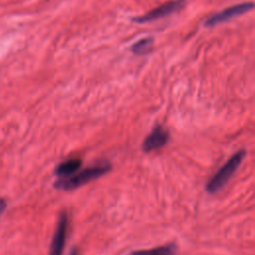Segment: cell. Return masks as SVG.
I'll list each match as a JSON object with an SVG mask.
<instances>
[{"label":"cell","instance_id":"6da1fadb","mask_svg":"<svg viewBox=\"0 0 255 255\" xmlns=\"http://www.w3.org/2000/svg\"><path fill=\"white\" fill-rule=\"evenodd\" d=\"M112 169V165L108 161H101L97 164L89 166L80 172L68 176L59 178L55 183L54 186L57 189L61 190H72L78 188L104 174L109 172Z\"/></svg>","mask_w":255,"mask_h":255},{"label":"cell","instance_id":"7a4b0ae2","mask_svg":"<svg viewBox=\"0 0 255 255\" xmlns=\"http://www.w3.org/2000/svg\"><path fill=\"white\" fill-rule=\"evenodd\" d=\"M246 155L245 149H240L235 152L218 170L214 175L209 179L205 185V189L208 193L213 194L219 191L234 174L236 169L239 167L243 158Z\"/></svg>","mask_w":255,"mask_h":255},{"label":"cell","instance_id":"3957f363","mask_svg":"<svg viewBox=\"0 0 255 255\" xmlns=\"http://www.w3.org/2000/svg\"><path fill=\"white\" fill-rule=\"evenodd\" d=\"M68 222H69V218H68L67 212L62 211L59 216L55 233L50 245L49 255H62L65 247L66 237H67Z\"/></svg>","mask_w":255,"mask_h":255},{"label":"cell","instance_id":"277c9868","mask_svg":"<svg viewBox=\"0 0 255 255\" xmlns=\"http://www.w3.org/2000/svg\"><path fill=\"white\" fill-rule=\"evenodd\" d=\"M254 7L253 3L251 2H247V3H242V4H237L231 7H228L224 10H222L221 12L211 16L206 22L205 25L206 26H214L217 25L221 22H224L226 20H229L235 16H239L247 11L252 10Z\"/></svg>","mask_w":255,"mask_h":255},{"label":"cell","instance_id":"5b68a950","mask_svg":"<svg viewBox=\"0 0 255 255\" xmlns=\"http://www.w3.org/2000/svg\"><path fill=\"white\" fill-rule=\"evenodd\" d=\"M168 138H169L168 131L165 128H163L161 126H156L150 131V133L144 138L141 144V148L145 152L158 149L167 143Z\"/></svg>","mask_w":255,"mask_h":255},{"label":"cell","instance_id":"8992f818","mask_svg":"<svg viewBox=\"0 0 255 255\" xmlns=\"http://www.w3.org/2000/svg\"><path fill=\"white\" fill-rule=\"evenodd\" d=\"M183 5L182 0H176V1H170L165 4H162L161 6L149 11L148 13L140 16L137 19H134L136 22H148L152 20H156L159 18H162L164 16H167L177 10H179Z\"/></svg>","mask_w":255,"mask_h":255},{"label":"cell","instance_id":"52a82bcc","mask_svg":"<svg viewBox=\"0 0 255 255\" xmlns=\"http://www.w3.org/2000/svg\"><path fill=\"white\" fill-rule=\"evenodd\" d=\"M82 165V160L80 158H70L61 162L55 168V174L60 178L68 177L74 174Z\"/></svg>","mask_w":255,"mask_h":255},{"label":"cell","instance_id":"ba28073f","mask_svg":"<svg viewBox=\"0 0 255 255\" xmlns=\"http://www.w3.org/2000/svg\"><path fill=\"white\" fill-rule=\"evenodd\" d=\"M176 246L173 243L158 246L147 250H136L130 252L128 255H174Z\"/></svg>","mask_w":255,"mask_h":255},{"label":"cell","instance_id":"9c48e42d","mask_svg":"<svg viewBox=\"0 0 255 255\" xmlns=\"http://www.w3.org/2000/svg\"><path fill=\"white\" fill-rule=\"evenodd\" d=\"M151 45H152V40L150 38H144L139 40L135 44H133L131 47V51L137 55L145 54L151 49Z\"/></svg>","mask_w":255,"mask_h":255},{"label":"cell","instance_id":"30bf717a","mask_svg":"<svg viewBox=\"0 0 255 255\" xmlns=\"http://www.w3.org/2000/svg\"><path fill=\"white\" fill-rule=\"evenodd\" d=\"M6 207H7V202H6V200H5L3 197L0 196V215L5 211Z\"/></svg>","mask_w":255,"mask_h":255},{"label":"cell","instance_id":"8fae6325","mask_svg":"<svg viewBox=\"0 0 255 255\" xmlns=\"http://www.w3.org/2000/svg\"><path fill=\"white\" fill-rule=\"evenodd\" d=\"M70 255H77V251H76V250H73Z\"/></svg>","mask_w":255,"mask_h":255}]
</instances>
